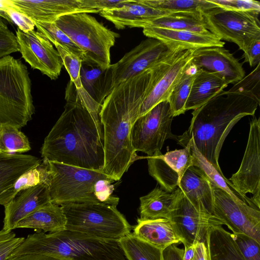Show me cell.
<instances>
[{
  "label": "cell",
  "mask_w": 260,
  "mask_h": 260,
  "mask_svg": "<svg viewBox=\"0 0 260 260\" xmlns=\"http://www.w3.org/2000/svg\"><path fill=\"white\" fill-rule=\"evenodd\" d=\"M170 220L172 222L184 247L205 241L208 228L222 225L217 217L197 210L182 193Z\"/></svg>",
  "instance_id": "17"
},
{
  "label": "cell",
  "mask_w": 260,
  "mask_h": 260,
  "mask_svg": "<svg viewBox=\"0 0 260 260\" xmlns=\"http://www.w3.org/2000/svg\"><path fill=\"white\" fill-rule=\"evenodd\" d=\"M229 181L241 193L252 194L251 198L260 207V120L253 118L250 123L248 142L238 171Z\"/></svg>",
  "instance_id": "15"
},
{
  "label": "cell",
  "mask_w": 260,
  "mask_h": 260,
  "mask_svg": "<svg viewBox=\"0 0 260 260\" xmlns=\"http://www.w3.org/2000/svg\"><path fill=\"white\" fill-rule=\"evenodd\" d=\"M197 69L190 62L171 92L167 101L174 117L184 114Z\"/></svg>",
  "instance_id": "35"
},
{
  "label": "cell",
  "mask_w": 260,
  "mask_h": 260,
  "mask_svg": "<svg viewBox=\"0 0 260 260\" xmlns=\"http://www.w3.org/2000/svg\"><path fill=\"white\" fill-rule=\"evenodd\" d=\"M7 260H61L53 257L38 254H26L10 256Z\"/></svg>",
  "instance_id": "49"
},
{
  "label": "cell",
  "mask_w": 260,
  "mask_h": 260,
  "mask_svg": "<svg viewBox=\"0 0 260 260\" xmlns=\"http://www.w3.org/2000/svg\"><path fill=\"white\" fill-rule=\"evenodd\" d=\"M225 10L247 12L258 15L260 3L253 0H208Z\"/></svg>",
  "instance_id": "40"
},
{
  "label": "cell",
  "mask_w": 260,
  "mask_h": 260,
  "mask_svg": "<svg viewBox=\"0 0 260 260\" xmlns=\"http://www.w3.org/2000/svg\"><path fill=\"white\" fill-rule=\"evenodd\" d=\"M244 62L254 67L260 63V39L253 41L243 52Z\"/></svg>",
  "instance_id": "47"
},
{
  "label": "cell",
  "mask_w": 260,
  "mask_h": 260,
  "mask_svg": "<svg viewBox=\"0 0 260 260\" xmlns=\"http://www.w3.org/2000/svg\"><path fill=\"white\" fill-rule=\"evenodd\" d=\"M43 161H53L102 172L103 134L78 102L67 101L64 111L44 139Z\"/></svg>",
  "instance_id": "2"
},
{
  "label": "cell",
  "mask_w": 260,
  "mask_h": 260,
  "mask_svg": "<svg viewBox=\"0 0 260 260\" xmlns=\"http://www.w3.org/2000/svg\"><path fill=\"white\" fill-rule=\"evenodd\" d=\"M45 163L49 171L52 203L59 206L89 203L118 205L119 199L112 195L114 181L102 172L53 161Z\"/></svg>",
  "instance_id": "5"
},
{
  "label": "cell",
  "mask_w": 260,
  "mask_h": 260,
  "mask_svg": "<svg viewBox=\"0 0 260 260\" xmlns=\"http://www.w3.org/2000/svg\"><path fill=\"white\" fill-rule=\"evenodd\" d=\"M19 51L16 36L0 19V59Z\"/></svg>",
  "instance_id": "43"
},
{
  "label": "cell",
  "mask_w": 260,
  "mask_h": 260,
  "mask_svg": "<svg viewBox=\"0 0 260 260\" xmlns=\"http://www.w3.org/2000/svg\"><path fill=\"white\" fill-rule=\"evenodd\" d=\"M54 22L83 51L84 61L103 69L111 65L110 49L119 34L86 13L67 14Z\"/></svg>",
  "instance_id": "8"
},
{
  "label": "cell",
  "mask_w": 260,
  "mask_h": 260,
  "mask_svg": "<svg viewBox=\"0 0 260 260\" xmlns=\"http://www.w3.org/2000/svg\"><path fill=\"white\" fill-rule=\"evenodd\" d=\"M150 7L169 13L190 12L203 14L218 7L208 0H144Z\"/></svg>",
  "instance_id": "36"
},
{
  "label": "cell",
  "mask_w": 260,
  "mask_h": 260,
  "mask_svg": "<svg viewBox=\"0 0 260 260\" xmlns=\"http://www.w3.org/2000/svg\"><path fill=\"white\" fill-rule=\"evenodd\" d=\"M257 15L217 7L203 14L205 26L221 40L235 43L243 52L254 40L260 39Z\"/></svg>",
  "instance_id": "10"
},
{
  "label": "cell",
  "mask_w": 260,
  "mask_h": 260,
  "mask_svg": "<svg viewBox=\"0 0 260 260\" xmlns=\"http://www.w3.org/2000/svg\"><path fill=\"white\" fill-rule=\"evenodd\" d=\"M193 260H210L205 242H199L196 244Z\"/></svg>",
  "instance_id": "50"
},
{
  "label": "cell",
  "mask_w": 260,
  "mask_h": 260,
  "mask_svg": "<svg viewBox=\"0 0 260 260\" xmlns=\"http://www.w3.org/2000/svg\"><path fill=\"white\" fill-rule=\"evenodd\" d=\"M37 31L42 33L54 45H59L85 60L83 51L55 23L34 21Z\"/></svg>",
  "instance_id": "38"
},
{
  "label": "cell",
  "mask_w": 260,
  "mask_h": 260,
  "mask_svg": "<svg viewBox=\"0 0 260 260\" xmlns=\"http://www.w3.org/2000/svg\"><path fill=\"white\" fill-rule=\"evenodd\" d=\"M194 50L178 49L151 69L150 85L139 117L167 101L173 88L190 63Z\"/></svg>",
  "instance_id": "12"
},
{
  "label": "cell",
  "mask_w": 260,
  "mask_h": 260,
  "mask_svg": "<svg viewBox=\"0 0 260 260\" xmlns=\"http://www.w3.org/2000/svg\"><path fill=\"white\" fill-rule=\"evenodd\" d=\"M260 63L247 76L235 83L229 90L231 91L248 92L259 99Z\"/></svg>",
  "instance_id": "42"
},
{
  "label": "cell",
  "mask_w": 260,
  "mask_h": 260,
  "mask_svg": "<svg viewBox=\"0 0 260 260\" xmlns=\"http://www.w3.org/2000/svg\"><path fill=\"white\" fill-rule=\"evenodd\" d=\"M181 149L160 152L152 156H147L148 172L166 191L171 192L178 186L180 181L186 171L192 166V156L190 151V142L182 145Z\"/></svg>",
  "instance_id": "16"
},
{
  "label": "cell",
  "mask_w": 260,
  "mask_h": 260,
  "mask_svg": "<svg viewBox=\"0 0 260 260\" xmlns=\"http://www.w3.org/2000/svg\"><path fill=\"white\" fill-rule=\"evenodd\" d=\"M26 254L61 260H127L118 241L98 239L66 230L29 235L10 256Z\"/></svg>",
  "instance_id": "4"
},
{
  "label": "cell",
  "mask_w": 260,
  "mask_h": 260,
  "mask_svg": "<svg viewBox=\"0 0 260 260\" xmlns=\"http://www.w3.org/2000/svg\"><path fill=\"white\" fill-rule=\"evenodd\" d=\"M190 63L197 70H203L217 75L228 84H235L245 77L242 63L223 47L194 50Z\"/></svg>",
  "instance_id": "18"
},
{
  "label": "cell",
  "mask_w": 260,
  "mask_h": 260,
  "mask_svg": "<svg viewBox=\"0 0 260 260\" xmlns=\"http://www.w3.org/2000/svg\"><path fill=\"white\" fill-rule=\"evenodd\" d=\"M60 206L66 218V230L108 241H119L132 233L133 227L116 206L89 203Z\"/></svg>",
  "instance_id": "7"
},
{
  "label": "cell",
  "mask_w": 260,
  "mask_h": 260,
  "mask_svg": "<svg viewBox=\"0 0 260 260\" xmlns=\"http://www.w3.org/2000/svg\"><path fill=\"white\" fill-rule=\"evenodd\" d=\"M189 141L190 142L192 166L198 167L204 173L213 187L223 190L236 201L245 203L260 210V207L255 204L251 198L239 191L229 180L224 177L221 171H218L200 153L194 144L192 138H191Z\"/></svg>",
  "instance_id": "31"
},
{
  "label": "cell",
  "mask_w": 260,
  "mask_h": 260,
  "mask_svg": "<svg viewBox=\"0 0 260 260\" xmlns=\"http://www.w3.org/2000/svg\"><path fill=\"white\" fill-rule=\"evenodd\" d=\"M238 248L246 260H260V243L241 233H232Z\"/></svg>",
  "instance_id": "41"
},
{
  "label": "cell",
  "mask_w": 260,
  "mask_h": 260,
  "mask_svg": "<svg viewBox=\"0 0 260 260\" xmlns=\"http://www.w3.org/2000/svg\"><path fill=\"white\" fill-rule=\"evenodd\" d=\"M41 162L31 155L0 153V205L4 206L14 199L11 189L16 181Z\"/></svg>",
  "instance_id": "25"
},
{
  "label": "cell",
  "mask_w": 260,
  "mask_h": 260,
  "mask_svg": "<svg viewBox=\"0 0 260 260\" xmlns=\"http://www.w3.org/2000/svg\"><path fill=\"white\" fill-rule=\"evenodd\" d=\"M160 41L148 38L106 69L103 98L128 79L150 70L176 50Z\"/></svg>",
  "instance_id": "9"
},
{
  "label": "cell",
  "mask_w": 260,
  "mask_h": 260,
  "mask_svg": "<svg viewBox=\"0 0 260 260\" xmlns=\"http://www.w3.org/2000/svg\"><path fill=\"white\" fill-rule=\"evenodd\" d=\"M10 5L5 10V12L11 21L18 26L21 30L24 32L34 30L35 25L34 20L23 13L15 9L10 1Z\"/></svg>",
  "instance_id": "45"
},
{
  "label": "cell",
  "mask_w": 260,
  "mask_h": 260,
  "mask_svg": "<svg viewBox=\"0 0 260 260\" xmlns=\"http://www.w3.org/2000/svg\"><path fill=\"white\" fill-rule=\"evenodd\" d=\"M31 82L25 65L8 55L0 59V122L18 129L35 112Z\"/></svg>",
  "instance_id": "6"
},
{
  "label": "cell",
  "mask_w": 260,
  "mask_h": 260,
  "mask_svg": "<svg viewBox=\"0 0 260 260\" xmlns=\"http://www.w3.org/2000/svg\"><path fill=\"white\" fill-rule=\"evenodd\" d=\"M31 149L27 137L19 129L7 124L0 125V153L14 154Z\"/></svg>",
  "instance_id": "37"
},
{
  "label": "cell",
  "mask_w": 260,
  "mask_h": 260,
  "mask_svg": "<svg viewBox=\"0 0 260 260\" xmlns=\"http://www.w3.org/2000/svg\"><path fill=\"white\" fill-rule=\"evenodd\" d=\"M148 38L157 40L171 49L196 50L205 47H223L224 42L214 35L160 27H147L143 29Z\"/></svg>",
  "instance_id": "23"
},
{
  "label": "cell",
  "mask_w": 260,
  "mask_h": 260,
  "mask_svg": "<svg viewBox=\"0 0 260 260\" xmlns=\"http://www.w3.org/2000/svg\"><path fill=\"white\" fill-rule=\"evenodd\" d=\"M228 85L217 75L198 70L185 104L186 111L199 108Z\"/></svg>",
  "instance_id": "30"
},
{
  "label": "cell",
  "mask_w": 260,
  "mask_h": 260,
  "mask_svg": "<svg viewBox=\"0 0 260 260\" xmlns=\"http://www.w3.org/2000/svg\"><path fill=\"white\" fill-rule=\"evenodd\" d=\"M205 243L210 260H246L232 234L224 229L222 225L208 228Z\"/></svg>",
  "instance_id": "29"
},
{
  "label": "cell",
  "mask_w": 260,
  "mask_h": 260,
  "mask_svg": "<svg viewBox=\"0 0 260 260\" xmlns=\"http://www.w3.org/2000/svg\"><path fill=\"white\" fill-rule=\"evenodd\" d=\"M182 194L179 187L169 192L160 187H156L147 194L140 198V218L170 219Z\"/></svg>",
  "instance_id": "27"
},
{
  "label": "cell",
  "mask_w": 260,
  "mask_h": 260,
  "mask_svg": "<svg viewBox=\"0 0 260 260\" xmlns=\"http://www.w3.org/2000/svg\"><path fill=\"white\" fill-rule=\"evenodd\" d=\"M1 123L0 122V125H1Z\"/></svg>",
  "instance_id": "53"
},
{
  "label": "cell",
  "mask_w": 260,
  "mask_h": 260,
  "mask_svg": "<svg viewBox=\"0 0 260 260\" xmlns=\"http://www.w3.org/2000/svg\"><path fill=\"white\" fill-rule=\"evenodd\" d=\"M54 46L60 56L63 66L70 75V80L72 82L68 83L66 88V101L80 102L91 114L97 125L101 128L99 117L101 106L88 94L81 82L80 71L82 59L59 45Z\"/></svg>",
  "instance_id": "22"
},
{
  "label": "cell",
  "mask_w": 260,
  "mask_h": 260,
  "mask_svg": "<svg viewBox=\"0 0 260 260\" xmlns=\"http://www.w3.org/2000/svg\"><path fill=\"white\" fill-rule=\"evenodd\" d=\"M184 248L173 244L162 250L163 260H183Z\"/></svg>",
  "instance_id": "48"
},
{
  "label": "cell",
  "mask_w": 260,
  "mask_h": 260,
  "mask_svg": "<svg viewBox=\"0 0 260 260\" xmlns=\"http://www.w3.org/2000/svg\"><path fill=\"white\" fill-rule=\"evenodd\" d=\"M66 224L61 207L50 202L21 220L16 229H31L37 233H54L65 230Z\"/></svg>",
  "instance_id": "28"
},
{
  "label": "cell",
  "mask_w": 260,
  "mask_h": 260,
  "mask_svg": "<svg viewBox=\"0 0 260 260\" xmlns=\"http://www.w3.org/2000/svg\"><path fill=\"white\" fill-rule=\"evenodd\" d=\"M49 175L47 164L41 162L38 165L27 170L16 181L11 192L14 198L21 191L39 184L48 185Z\"/></svg>",
  "instance_id": "39"
},
{
  "label": "cell",
  "mask_w": 260,
  "mask_h": 260,
  "mask_svg": "<svg viewBox=\"0 0 260 260\" xmlns=\"http://www.w3.org/2000/svg\"><path fill=\"white\" fill-rule=\"evenodd\" d=\"M214 215L235 233L245 234L260 243V210L234 200L213 187Z\"/></svg>",
  "instance_id": "13"
},
{
  "label": "cell",
  "mask_w": 260,
  "mask_h": 260,
  "mask_svg": "<svg viewBox=\"0 0 260 260\" xmlns=\"http://www.w3.org/2000/svg\"><path fill=\"white\" fill-rule=\"evenodd\" d=\"M259 99L248 92L222 90L192 112L190 126L177 137L180 145L191 138L200 153L218 171V159L226 136L243 117L253 116Z\"/></svg>",
  "instance_id": "3"
},
{
  "label": "cell",
  "mask_w": 260,
  "mask_h": 260,
  "mask_svg": "<svg viewBox=\"0 0 260 260\" xmlns=\"http://www.w3.org/2000/svg\"><path fill=\"white\" fill-rule=\"evenodd\" d=\"M51 202L49 186L41 184L19 192L4 205V230L12 231L23 219Z\"/></svg>",
  "instance_id": "19"
},
{
  "label": "cell",
  "mask_w": 260,
  "mask_h": 260,
  "mask_svg": "<svg viewBox=\"0 0 260 260\" xmlns=\"http://www.w3.org/2000/svg\"><path fill=\"white\" fill-rule=\"evenodd\" d=\"M133 230L134 236L162 250L182 242L172 222L167 218H138Z\"/></svg>",
  "instance_id": "26"
},
{
  "label": "cell",
  "mask_w": 260,
  "mask_h": 260,
  "mask_svg": "<svg viewBox=\"0 0 260 260\" xmlns=\"http://www.w3.org/2000/svg\"><path fill=\"white\" fill-rule=\"evenodd\" d=\"M127 260H163L162 250L132 233L118 241Z\"/></svg>",
  "instance_id": "34"
},
{
  "label": "cell",
  "mask_w": 260,
  "mask_h": 260,
  "mask_svg": "<svg viewBox=\"0 0 260 260\" xmlns=\"http://www.w3.org/2000/svg\"><path fill=\"white\" fill-rule=\"evenodd\" d=\"M173 117L169 102L165 101L138 118L132 129L134 150L152 156L160 152L167 139L177 141L171 131Z\"/></svg>",
  "instance_id": "11"
},
{
  "label": "cell",
  "mask_w": 260,
  "mask_h": 260,
  "mask_svg": "<svg viewBox=\"0 0 260 260\" xmlns=\"http://www.w3.org/2000/svg\"><path fill=\"white\" fill-rule=\"evenodd\" d=\"M13 7L34 21L54 22L59 17L75 13H96L83 9L80 0H10Z\"/></svg>",
  "instance_id": "20"
},
{
  "label": "cell",
  "mask_w": 260,
  "mask_h": 260,
  "mask_svg": "<svg viewBox=\"0 0 260 260\" xmlns=\"http://www.w3.org/2000/svg\"><path fill=\"white\" fill-rule=\"evenodd\" d=\"M16 36L19 52L31 68L39 70L51 80L56 79L63 65L52 44L42 33L35 30L24 32L17 28Z\"/></svg>",
  "instance_id": "14"
},
{
  "label": "cell",
  "mask_w": 260,
  "mask_h": 260,
  "mask_svg": "<svg viewBox=\"0 0 260 260\" xmlns=\"http://www.w3.org/2000/svg\"><path fill=\"white\" fill-rule=\"evenodd\" d=\"M24 239V237H16L12 231H0V260H7Z\"/></svg>",
  "instance_id": "44"
},
{
  "label": "cell",
  "mask_w": 260,
  "mask_h": 260,
  "mask_svg": "<svg viewBox=\"0 0 260 260\" xmlns=\"http://www.w3.org/2000/svg\"><path fill=\"white\" fill-rule=\"evenodd\" d=\"M9 0H0V18L2 17L10 22H12L11 19L5 12V10L9 6Z\"/></svg>",
  "instance_id": "51"
},
{
  "label": "cell",
  "mask_w": 260,
  "mask_h": 260,
  "mask_svg": "<svg viewBox=\"0 0 260 260\" xmlns=\"http://www.w3.org/2000/svg\"><path fill=\"white\" fill-rule=\"evenodd\" d=\"M155 27L174 30L211 34L205 26L203 14L198 13L175 12L158 17L145 27Z\"/></svg>",
  "instance_id": "32"
},
{
  "label": "cell",
  "mask_w": 260,
  "mask_h": 260,
  "mask_svg": "<svg viewBox=\"0 0 260 260\" xmlns=\"http://www.w3.org/2000/svg\"><path fill=\"white\" fill-rule=\"evenodd\" d=\"M118 29L126 27L145 28L153 20L171 13L148 5L144 0H127L122 6L99 12Z\"/></svg>",
  "instance_id": "21"
},
{
  "label": "cell",
  "mask_w": 260,
  "mask_h": 260,
  "mask_svg": "<svg viewBox=\"0 0 260 260\" xmlns=\"http://www.w3.org/2000/svg\"><path fill=\"white\" fill-rule=\"evenodd\" d=\"M196 244L188 247H184L183 260H193Z\"/></svg>",
  "instance_id": "52"
},
{
  "label": "cell",
  "mask_w": 260,
  "mask_h": 260,
  "mask_svg": "<svg viewBox=\"0 0 260 260\" xmlns=\"http://www.w3.org/2000/svg\"><path fill=\"white\" fill-rule=\"evenodd\" d=\"M82 9L93 11L96 13L112 9L124 4L127 0H80Z\"/></svg>",
  "instance_id": "46"
},
{
  "label": "cell",
  "mask_w": 260,
  "mask_h": 260,
  "mask_svg": "<svg viewBox=\"0 0 260 260\" xmlns=\"http://www.w3.org/2000/svg\"><path fill=\"white\" fill-rule=\"evenodd\" d=\"M178 187L197 210L215 216L213 186L198 167H190L182 177Z\"/></svg>",
  "instance_id": "24"
},
{
  "label": "cell",
  "mask_w": 260,
  "mask_h": 260,
  "mask_svg": "<svg viewBox=\"0 0 260 260\" xmlns=\"http://www.w3.org/2000/svg\"><path fill=\"white\" fill-rule=\"evenodd\" d=\"M106 69L88 61H82L80 77L82 85L88 94L100 106L104 102L103 90Z\"/></svg>",
  "instance_id": "33"
},
{
  "label": "cell",
  "mask_w": 260,
  "mask_h": 260,
  "mask_svg": "<svg viewBox=\"0 0 260 260\" xmlns=\"http://www.w3.org/2000/svg\"><path fill=\"white\" fill-rule=\"evenodd\" d=\"M151 69L114 87L101 105L99 117L104 131V165L102 172L119 180L139 157L132 143V129L146 97Z\"/></svg>",
  "instance_id": "1"
}]
</instances>
